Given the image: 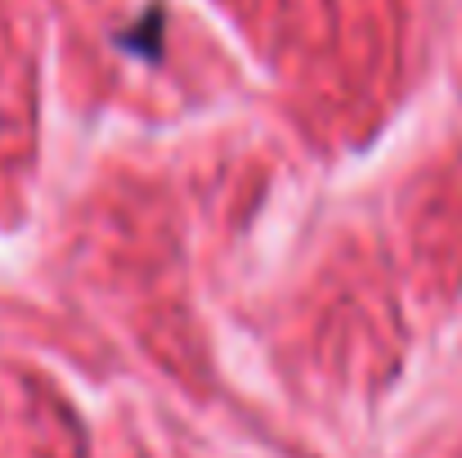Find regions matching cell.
Wrapping results in <instances>:
<instances>
[{
	"label": "cell",
	"instance_id": "cell-1",
	"mask_svg": "<svg viewBox=\"0 0 462 458\" xmlns=\"http://www.w3.org/2000/svg\"><path fill=\"white\" fill-rule=\"evenodd\" d=\"M117 41H122V50H131L140 59H157L162 54V9H144L140 27H126Z\"/></svg>",
	"mask_w": 462,
	"mask_h": 458
}]
</instances>
